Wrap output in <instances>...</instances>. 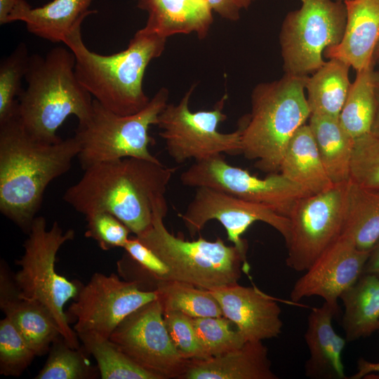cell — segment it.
<instances>
[{
	"instance_id": "cell-14",
	"label": "cell",
	"mask_w": 379,
	"mask_h": 379,
	"mask_svg": "<svg viewBox=\"0 0 379 379\" xmlns=\"http://www.w3.org/2000/svg\"><path fill=\"white\" fill-rule=\"evenodd\" d=\"M158 298L157 291H145L116 274L96 272L81 286L67 315L75 319L74 331L109 339L131 313Z\"/></svg>"
},
{
	"instance_id": "cell-29",
	"label": "cell",
	"mask_w": 379,
	"mask_h": 379,
	"mask_svg": "<svg viewBox=\"0 0 379 379\" xmlns=\"http://www.w3.org/2000/svg\"><path fill=\"white\" fill-rule=\"evenodd\" d=\"M379 71L374 64L357 72L339 115L349 134L356 139L371 132L375 105V88Z\"/></svg>"
},
{
	"instance_id": "cell-22",
	"label": "cell",
	"mask_w": 379,
	"mask_h": 379,
	"mask_svg": "<svg viewBox=\"0 0 379 379\" xmlns=\"http://www.w3.org/2000/svg\"><path fill=\"white\" fill-rule=\"evenodd\" d=\"M138 6L148 13L143 28L166 39L190 33L205 38L213 22L208 0H139Z\"/></svg>"
},
{
	"instance_id": "cell-18",
	"label": "cell",
	"mask_w": 379,
	"mask_h": 379,
	"mask_svg": "<svg viewBox=\"0 0 379 379\" xmlns=\"http://www.w3.org/2000/svg\"><path fill=\"white\" fill-rule=\"evenodd\" d=\"M0 308L36 356L48 352L53 343L62 337L57 322L44 305L19 295L13 274L2 260L0 263Z\"/></svg>"
},
{
	"instance_id": "cell-9",
	"label": "cell",
	"mask_w": 379,
	"mask_h": 379,
	"mask_svg": "<svg viewBox=\"0 0 379 379\" xmlns=\"http://www.w3.org/2000/svg\"><path fill=\"white\" fill-rule=\"evenodd\" d=\"M195 85L175 105L168 103L158 117L159 135L169 156L178 164L201 161L218 154H242L241 128L221 133L218 128L227 119L223 112L227 95L211 110L192 112L190 100Z\"/></svg>"
},
{
	"instance_id": "cell-20",
	"label": "cell",
	"mask_w": 379,
	"mask_h": 379,
	"mask_svg": "<svg viewBox=\"0 0 379 379\" xmlns=\"http://www.w3.org/2000/svg\"><path fill=\"white\" fill-rule=\"evenodd\" d=\"M339 307L325 302L312 309L307 319L305 340L310 357L305 364V373L313 379H347L343 363V352L347 343L333 326V319Z\"/></svg>"
},
{
	"instance_id": "cell-35",
	"label": "cell",
	"mask_w": 379,
	"mask_h": 379,
	"mask_svg": "<svg viewBox=\"0 0 379 379\" xmlns=\"http://www.w3.org/2000/svg\"><path fill=\"white\" fill-rule=\"evenodd\" d=\"M197 333L208 358L242 347L246 340L231 328L232 324L224 316L193 318Z\"/></svg>"
},
{
	"instance_id": "cell-36",
	"label": "cell",
	"mask_w": 379,
	"mask_h": 379,
	"mask_svg": "<svg viewBox=\"0 0 379 379\" xmlns=\"http://www.w3.org/2000/svg\"><path fill=\"white\" fill-rule=\"evenodd\" d=\"M36 355L13 323L0 321V373L20 376Z\"/></svg>"
},
{
	"instance_id": "cell-2",
	"label": "cell",
	"mask_w": 379,
	"mask_h": 379,
	"mask_svg": "<svg viewBox=\"0 0 379 379\" xmlns=\"http://www.w3.org/2000/svg\"><path fill=\"white\" fill-rule=\"evenodd\" d=\"M75 136L41 141L23 127L17 114L0 124V211L28 234L44 192L67 173L79 152Z\"/></svg>"
},
{
	"instance_id": "cell-48",
	"label": "cell",
	"mask_w": 379,
	"mask_h": 379,
	"mask_svg": "<svg viewBox=\"0 0 379 379\" xmlns=\"http://www.w3.org/2000/svg\"><path fill=\"white\" fill-rule=\"evenodd\" d=\"M378 331L379 332V325H378Z\"/></svg>"
},
{
	"instance_id": "cell-39",
	"label": "cell",
	"mask_w": 379,
	"mask_h": 379,
	"mask_svg": "<svg viewBox=\"0 0 379 379\" xmlns=\"http://www.w3.org/2000/svg\"><path fill=\"white\" fill-rule=\"evenodd\" d=\"M85 237L95 240L103 251L124 248L130 238V230L116 216L98 212L85 216Z\"/></svg>"
},
{
	"instance_id": "cell-6",
	"label": "cell",
	"mask_w": 379,
	"mask_h": 379,
	"mask_svg": "<svg viewBox=\"0 0 379 379\" xmlns=\"http://www.w3.org/2000/svg\"><path fill=\"white\" fill-rule=\"evenodd\" d=\"M167 212L166 200L157 202L152 226L136 237L167 265L170 281L212 291L237 284L242 272H248L246 254L220 238L187 241L169 232L164 224Z\"/></svg>"
},
{
	"instance_id": "cell-7",
	"label": "cell",
	"mask_w": 379,
	"mask_h": 379,
	"mask_svg": "<svg viewBox=\"0 0 379 379\" xmlns=\"http://www.w3.org/2000/svg\"><path fill=\"white\" fill-rule=\"evenodd\" d=\"M27 235L23 255L16 260L20 268L13 274L19 295L44 305L66 343L72 347L80 348L79 337L69 326L64 306L77 296L83 284L67 279L55 268L57 253L64 244L74 239L75 232L72 229L65 232L57 222L47 229L46 219L36 216Z\"/></svg>"
},
{
	"instance_id": "cell-4",
	"label": "cell",
	"mask_w": 379,
	"mask_h": 379,
	"mask_svg": "<svg viewBox=\"0 0 379 379\" xmlns=\"http://www.w3.org/2000/svg\"><path fill=\"white\" fill-rule=\"evenodd\" d=\"M74 67V55L67 47H55L44 57L30 56L27 87L18 98L17 117L34 138L58 142L62 139L57 130L68 117H77L79 124L89 119L93 98L79 81Z\"/></svg>"
},
{
	"instance_id": "cell-37",
	"label": "cell",
	"mask_w": 379,
	"mask_h": 379,
	"mask_svg": "<svg viewBox=\"0 0 379 379\" xmlns=\"http://www.w3.org/2000/svg\"><path fill=\"white\" fill-rule=\"evenodd\" d=\"M350 180L379 189V135L370 132L354 140Z\"/></svg>"
},
{
	"instance_id": "cell-40",
	"label": "cell",
	"mask_w": 379,
	"mask_h": 379,
	"mask_svg": "<svg viewBox=\"0 0 379 379\" xmlns=\"http://www.w3.org/2000/svg\"><path fill=\"white\" fill-rule=\"evenodd\" d=\"M208 1L211 9L222 18L231 21H237L239 19L241 8L235 0Z\"/></svg>"
},
{
	"instance_id": "cell-17",
	"label": "cell",
	"mask_w": 379,
	"mask_h": 379,
	"mask_svg": "<svg viewBox=\"0 0 379 379\" xmlns=\"http://www.w3.org/2000/svg\"><path fill=\"white\" fill-rule=\"evenodd\" d=\"M222 314L247 341L278 337L282 331L281 307L275 299L255 287L238 283L210 291Z\"/></svg>"
},
{
	"instance_id": "cell-15",
	"label": "cell",
	"mask_w": 379,
	"mask_h": 379,
	"mask_svg": "<svg viewBox=\"0 0 379 379\" xmlns=\"http://www.w3.org/2000/svg\"><path fill=\"white\" fill-rule=\"evenodd\" d=\"M179 216L191 237L199 233L209 220H218L225 229L227 239L244 254L248 246L241 236L255 222L270 225L281 234L285 241L290 231L287 217L263 205L206 187L196 188L185 211Z\"/></svg>"
},
{
	"instance_id": "cell-44",
	"label": "cell",
	"mask_w": 379,
	"mask_h": 379,
	"mask_svg": "<svg viewBox=\"0 0 379 379\" xmlns=\"http://www.w3.org/2000/svg\"><path fill=\"white\" fill-rule=\"evenodd\" d=\"M375 105L373 121L371 132L379 135V83L375 88Z\"/></svg>"
},
{
	"instance_id": "cell-23",
	"label": "cell",
	"mask_w": 379,
	"mask_h": 379,
	"mask_svg": "<svg viewBox=\"0 0 379 379\" xmlns=\"http://www.w3.org/2000/svg\"><path fill=\"white\" fill-rule=\"evenodd\" d=\"M93 0H53L32 8L22 0L8 18V23L22 21L31 34L52 43H62L84 19L96 11L89 10Z\"/></svg>"
},
{
	"instance_id": "cell-10",
	"label": "cell",
	"mask_w": 379,
	"mask_h": 379,
	"mask_svg": "<svg viewBox=\"0 0 379 379\" xmlns=\"http://www.w3.org/2000/svg\"><path fill=\"white\" fill-rule=\"evenodd\" d=\"M285 17L279 33L284 73L307 77L325 62L324 51L342 39L346 7L338 0H301Z\"/></svg>"
},
{
	"instance_id": "cell-24",
	"label": "cell",
	"mask_w": 379,
	"mask_h": 379,
	"mask_svg": "<svg viewBox=\"0 0 379 379\" xmlns=\"http://www.w3.org/2000/svg\"><path fill=\"white\" fill-rule=\"evenodd\" d=\"M279 173L311 194L331 188L308 124L301 126L292 135L286 147Z\"/></svg>"
},
{
	"instance_id": "cell-13",
	"label": "cell",
	"mask_w": 379,
	"mask_h": 379,
	"mask_svg": "<svg viewBox=\"0 0 379 379\" xmlns=\"http://www.w3.org/2000/svg\"><path fill=\"white\" fill-rule=\"evenodd\" d=\"M109 340L133 362L159 379H180L189 362L171 339L158 298L128 315Z\"/></svg>"
},
{
	"instance_id": "cell-41",
	"label": "cell",
	"mask_w": 379,
	"mask_h": 379,
	"mask_svg": "<svg viewBox=\"0 0 379 379\" xmlns=\"http://www.w3.org/2000/svg\"><path fill=\"white\" fill-rule=\"evenodd\" d=\"M363 273L371 274L379 277V238L369 251Z\"/></svg>"
},
{
	"instance_id": "cell-43",
	"label": "cell",
	"mask_w": 379,
	"mask_h": 379,
	"mask_svg": "<svg viewBox=\"0 0 379 379\" xmlns=\"http://www.w3.org/2000/svg\"><path fill=\"white\" fill-rule=\"evenodd\" d=\"M22 0H0V25L8 24V18Z\"/></svg>"
},
{
	"instance_id": "cell-1",
	"label": "cell",
	"mask_w": 379,
	"mask_h": 379,
	"mask_svg": "<svg viewBox=\"0 0 379 379\" xmlns=\"http://www.w3.org/2000/svg\"><path fill=\"white\" fill-rule=\"evenodd\" d=\"M176 170L161 161L135 157L99 163L84 170L81 179L66 190L63 199L85 216L111 213L139 236L152 226L155 205L166 199Z\"/></svg>"
},
{
	"instance_id": "cell-27",
	"label": "cell",
	"mask_w": 379,
	"mask_h": 379,
	"mask_svg": "<svg viewBox=\"0 0 379 379\" xmlns=\"http://www.w3.org/2000/svg\"><path fill=\"white\" fill-rule=\"evenodd\" d=\"M350 68L331 58L307 77L305 93L311 114L339 117L352 84Z\"/></svg>"
},
{
	"instance_id": "cell-30",
	"label": "cell",
	"mask_w": 379,
	"mask_h": 379,
	"mask_svg": "<svg viewBox=\"0 0 379 379\" xmlns=\"http://www.w3.org/2000/svg\"><path fill=\"white\" fill-rule=\"evenodd\" d=\"M123 248L125 252L117 267L124 280L135 283L145 291H154L159 282L171 280L167 265L136 236L130 237Z\"/></svg>"
},
{
	"instance_id": "cell-31",
	"label": "cell",
	"mask_w": 379,
	"mask_h": 379,
	"mask_svg": "<svg viewBox=\"0 0 379 379\" xmlns=\"http://www.w3.org/2000/svg\"><path fill=\"white\" fill-rule=\"evenodd\" d=\"M156 291L163 312L177 311L192 318L222 317L221 307L209 290L179 281H164Z\"/></svg>"
},
{
	"instance_id": "cell-19",
	"label": "cell",
	"mask_w": 379,
	"mask_h": 379,
	"mask_svg": "<svg viewBox=\"0 0 379 379\" xmlns=\"http://www.w3.org/2000/svg\"><path fill=\"white\" fill-rule=\"evenodd\" d=\"M346 24L341 41L327 48L324 56L338 59L356 72L373 63L379 41V0H347Z\"/></svg>"
},
{
	"instance_id": "cell-25",
	"label": "cell",
	"mask_w": 379,
	"mask_h": 379,
	"mask_svg": "<svg viewBox=\"0 0 379 379\" xmlns=\"http://www.w3.org/2000/svg\"><path fill=\"white\" fill-rule=\"evenodd\" d=\"M308 120L329 178L334 185L349 182L355 139L343 127L339 117L310 114Z\"/></svg>"
},
{
	"instance_id": "cell-5",
	"label": "cell",
	"mask_w": 379,
	"mask_h": 379,
	"mask_svg": "<svg viewBox=\"0 0 379 379\" xmlns=\"http://www.w3.org/2000/svg\"><path fill=\"white\" fill-rule=\"evenodd\" d=\"M307 77L284 73L277 80L258 84L252 91L251 113L239 123L242 154L255 160V168L262 171L279 172L288 141L310 118Z\"/></svg>"
},
{
	"instance_id": "cell-21",
	"label": "cell",
	"mask_w": 379,
	"mask_h": 379,
	"mask_svg": "<svg viewBox=\"0 0 379 379\" xmlns=\"http://www.w3.org/2000/svg\"><path fill=\"white\" fill-rule=\"evenodd\" d=\"M268 350L262 341H247L236 350L203 359L189 360L180 379H277Z\"/></svg>"
},
{
	"instance_id": "cell-33",
	"label": "cell",
	"mask_w": 379,
	"mask_h": 379,
	"mask_svg": "<svg viewBox=\"0 0 379 379\" xmlns=\"http://www.w3.org/2000/svg\"><path fill=\"white\" fill-rule=\"evenodd\" d=\"M86 354L84 348L72 347L60 337L51 345L44 366L34 378H95L99 373L98 368L91 365Z\"/></svg>"
},
{
	"instance_id": "cell-3",
	"label": "cell",
	"mask_w": 379,
	"mask_h": 379,
	"mask_svg": "<svg viewBox=\"0 0 379 379\" xmlns=\"http://www.w3.org/2000/svg\"><path fill=\"white\" fill-rule=\"evenodd\" d=\"M81 25L62 42L74 55V71L80 84L93 99L117 114L130 115L142 110L150 100L142 88L145 70L162 54L166 38L142 28L125 50L100 55L85 45Z\"/></svg>"
},
{
	"instance_id": "cell-28",
	"label": "cell",
	"mask_w": 379,
	"mask_h": 379,
	"mask_svg": "<svg viewBox=\"0 0 379 379\" xmlns=\"http://www.w3.org/2000/svg\"><path fill=\"white\" fill-rule=\"evenodd\" d=\"M357 248L370 251L379 238V189L361 187L349 180L343 232Z\"/></svg>"
},
{
	"instance_id": "cell-38",
	"label": "cell",
	"mask_w": 379,
	"mask_h": 379,
	"mask_svg": "<svg viewBox=\"0 0 379 379\" xmlns=\"http://www.w3.org/2000/svg\"><path fill=\"white\" fill-rule=\"evenodd\" d=\"M164 319L171 339L181 355L188 360L208 357L196 331L193 318L182 312H164Z\"/></svg>"
},
{
	"instance_id": "cell-34",
	"label": "cell",
	"mask_w": 379,
	"mask_h": 379,
	"mask_svg": "<svg viewBox=\"0 0 379 379\" xmlns=\"http://www.w3.org/2000/svg\"><path fill=\"white\" fill-rule=\"evenodd\" d=\"M30 56L21 42L0 64V124L17 114L22 82L27 74Z\"/></svg>"
},
{
	"instance_id": "cell-47",
	"label": "cell",
	"mask_w": 379,
	"mask_h": 379,
	"mask_svg": "<svg viewBox=\"0 0 379 379\" xmlns=\"http://www.w3.org/2000/svg\"><path fill=\"white\" fill-rule=\"evenodd\" d=\"M338 1L344 2V1H347V0H338Z\"/></svg>"
},
{
	"instance_id": "cell-12",
	"label": "cell",
	"mask_w": 379,
	"mask_h": 379,
	"mask_svg": "<svg viewBox=\"0 0 379 379\" xmlns=\"http://www.w3.org/2000/svg\"><path fill=\"white\" fill-rule=\"evenodd\" d=\"M180 180L183 185L219 190L267 206L287 218L300 199L312 194L279 172L265 178L251 175L229 164L223 154L194 161L181 173Z\"/></svg>"
},
{
	"instance_id": "cell-11",
	"label": "cell",
	"mask_w": 379,
	"mask_h": 379,
	"mask_svg": "<svg viewBox=\"0 0 379 379\" xmlns=\"http://www.w3.org/2000/svg\"><path fill=\"white\" fill-rule=\"evenodd\" d=\"M347 182L300 199L288 219L286 265L305 272L343 232Z\"/></svg>"
},
{
	"instance_id": "cell-32",
	"label": "cell",
	"mask_w": 379,
	"mask_h": 379,
	"mask_svg": "<svg viewBox=\"0 0 379 379\" xmlns=\"http://www.w3.org/2000/svg\"><path fill=\"white\" fill-rule=\"evenodd\" d=\"M77 335L87 353L94 357L102 379H159L133 362L109 339L88 333Z\"/></svg>"
},
{
	"instance_id": "cell-42",
	"label": "cell",
	"mask_w": 379,
	"mask_h": 379,
	"mask_svg": "<svg viewBox=\"0 0 379 379\" xmlns=\"http://www.w3.org/2000/svg\"><path fill=\"white\" fill-rule=\"evenodd\" d=\"M373 373H379V362H372L363 358L357 361V371L350 379H361Z\"/></svg>"
},
{
	"instance_id": "cell-16",
	"label": "cell",
	"mask_w": 379,
	"mask_h": 379,
	"mask_svg": "<svg viewBox=\"0 0 379 379\" xmlns=\"http://www.w3.org/2000/svg\"><path fill=\"white\" fill-rule=\"evenodd\" d=\"M369 251L357 248L352 237L345 232L305 271L294 284L291 300L318 296L324 302L339 307L341 295L364 272Z\"/></svg>"
},
{
	"instance_id": "cell-46",
	"label": "cell",
	"mask_w": 379,
	"mask_h": 379,
	"mask_svg": "<svg viewBox=\"0 0 379 379\" xmlns=\"http://www.w3.org/2000/svg\"><path fill=\"white\" fill-rule=\"evenodd\" d=\"M239 8H248L254 0H235Z\"/></svg>"
},
{
	"instance_id": "cell-45",
	"label": "cell",
	"mask_w": 379,
	"mask_h": 379,
	"mask_svg": "<svg viewBox=\"0 0 379 379\" xmlns=\"http://www.w3.org/2000/svg\"><path fill=\"white\" fill-rule=\"evenodd\" d=\"M373 63L375 66L376 65H379V41L378 44L375 46V48L374 49L373 55Z\"/></svg>"
},
{
	"instance_id": "cell-26",
	"label": "cell",
	"mask_w": 379,
	"mask_h": 379,
	"mask_svg": "<svg viewBox=\"0 0 379 379\" xmlns=\"http://www.w3.org/2000/svg\"><path fill=\"white\" fill-rule=\"evenodd\" d=\"M344 306L343 328L347 342L365 338L378 331L379 277L363 273L340 296Z\"/></svg>"
},
{
	"instance_id": "cell-8",
	"label": "cell",
	"mask_w": 379,
	"mask_h": 379,
	"mask_svg": "<svg viewBox=\"0 0 379 379\" xmlns=\"http://www.w3.org/2000/svg\"><path fill=\"white\" fill-rule=\"evenodd\" d=\"M168 95V90L161 88L142 110L130 115L117 114L93 99L89 119L79 124L74 135L79 143L77 158L82 169L128 157L159 162L149 150L153 138L148 132L151 126L157 125Z\"/></svg>"
}]
</instances>
